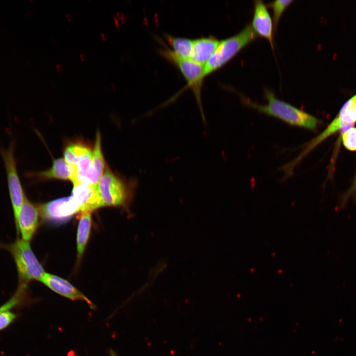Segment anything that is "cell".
Returning a JSON list of instances; mask_svg holds the SVG:
<instances>
[{
    "label": "cell",
    "instance_id": "6da1fadb",
    "mask_svg": "<svg viewBox=\"0 0 356 356\" xmlns=\"http://www.w3.org/2000/svg\"><path fill=\"white\" fill-rule=\"evenodd\" d=\"M264 92L267 101L266 104L257 103L243 94L238 93L245 105L277 118L289 125L315 130L320 124V121L314 116L279 99L271 90L266 89Z\"/></svg>",
    "mask_w": 356,
    "mask_h": 356
},
{
    "label": "cell",
    "instance_id": "7a4b0ae2",
    "mask_svg": "<svg viewBox=\"0 0 356 356\" xmlns=\"http://www.w3.org/2000/svg\"><path fill=\"white\" fill-rule=\"evenodd\" d=\"M258 37L251 24H249L238 34L220 41L218 46L204 65V77L223 66Z\"/></svg>",
    "mask_w": 356,
    "mask_h": 356
},
{
    "label": "cell",
    "instance_id": "3957f363",
    "mask_svg": "<svg viewBox=\"0 0 356 356\" xmlns=\"http://www.w3.org/2000/svg\"><path fill=\"white\" fill-rule=\"evenodd\" d=\"M136 185L135 181L124 180L106 166L97 184L103 206L127 207Z\"/></svg>",
    "mask_w": 356,
    "mask_h": 356
},
{
    "label": "cell",
    "instance_id": "277c9868",
    "mask_svg": "<svg viewBox=\"0 0 356 356\" xmlns=\"http://www.w3.org/2000/svg\"><path fill=\"white\" fill-rule=\"evenodd\" d=\"M6 249L15 262L19 285L27 287L29 282L40 280L45 272L33 252L29 242L17 238L7 245Z\"/></svg>",
    "mask_w": 356,
    "mask_h": 356
},
{
    "label": "cell",
    "instance_id": "5b68a950",
    "mask_svg": "<svg viewBox=\"0 0 356 356\" xmlns=\"http://www.w3.org/2000/svg\"><path fill=\"white\" fill-rule=\"evenodd\" d=\"M158 50L160 55L173 63L181 72L187 82V86L192 90L200 111L202 119L205 123L206 119L202 105L201 91L204 65L189 58H184L174 52L165 44Z\"/></svg>",
    "mask_w": 356,
    "mask_h": 356
},
{
    "label": "cell",
    "instance_id": "8992f818",
    "mask_svg": "<svg viewBox=\"0 0 356 356\" xmlns=\"http://www.w3.org/2000/svg\"><path fill=\"white\" fill-rule=\"evenodd\" d=\"M0 153L6 169L9 196L15 221L26 197L17 172L13 143L7 150H0Z\"/></svg>",
    "mask_w": 356,
    "mask_h": 356
},
{
    "label": "cell",
    "instance_id": "52a82bcc",
    "mask_svg": "<svg viewBox=\"0 0 356 356\" xmlns=\"http://www.w3.org/2000/svg\"><path fill=\"white\" fill-rule=\"evenodd\" d=\"M39 208L43 219L57 222L66 221L74 214L81 212L80 207L71 196L49 201Z\"/></svg>",
    "mask_w": 356,
    "mask_h": 356
},
{
    "label": "cell",
    "instance_id": "ba28073f",
    "mask_svg": "<svg viewBox=\"0 0 356 356\" xmlns=\"http://www.w3.org/2000/svg\"><path fill=\"white\" fill-rule=\"evenodd\" d=\"M39 208L26 197L15 221L17 234L22 239H32L39 225Z\"/></svg>",
    "mask_w": 356,
    "mask_h": 356
},
{
    "label": "cell",
    "instance_id": "9c48e42d",
    "mask_svg": "<svg viewBox=\"0 0 356 356\" xmlns=\"http://www.w3.org/2000/svg\"><path fill=\"white\" fill-rule=\"evenodd\" d=\"M97 184L88 185L79 182L73 184L71 196L80 207L81 212H92L103 206Z\"/></svg>",
    "mask_w": 356,
    "mask_h": 356
},
{
    "label": "cell",
    "instance_id": "30bf717a",
    "mask_svg": "<svg viewBox=\"0 0 356 356\" xmlns=\"http://www.w3.org/2000/svg\"><path fill=\"white\" fill-rule=\"evenodd\" d=\"M49 288L55 293L72 301H84L91 308L93 305L83 293L75 287L67 280L55 275L45 272L40 279Z\"/></svg>",
    "mask_w": 356,
    "mask_h": 356
},
{
    "label": "cell",
    "instance_id": "8fae6325",
    "mask_svg": "<svg viewBox=\"0 0 356 356\" xmlns=\"http://www.w3.org/2000/svg\"><path fill=\"white\" fill-rule=\"evenodd\" d=\"M252 27L256 34L268 40L273 50V25L272 20L262 0L254 1Z\"/></svg>",
    "mask_w": 356,
    "mask_h": 356
},
{
    "label": "cell",
    "instance_id": "7c38bea8",
    "mask_svg": "<svg viewBox=\"0 0 356 356\" xmlns=\"http://www.w3.org/2000/svg\"><path fill=\"white\" fill-rule=\"evenodd\" d=\"M30 175L42 180H68L71 181L73 184L76 182L75 167L62 158L54 160L50 169Z\"/></svg>",
    "mask_w": 356,
    "mask_h": 356
},
{
    "label": "cell",
    "instance_id": "4fadbf2b",
    "mask_svg": "<svg viewBox=\"0 0 356 356\" xmlns=\"http://www.w3.org/2000/svg\"><path fill=\"white\" fill-rule=\"evenodd\" d=\"M220 41L214 36L201 37L193 40L189 58L204 65L218 46Z\"/></svg>",
    "mask_w": 356,
    "mask_h": 356
},
{
    "label": "cell",
    "instance_id": "5bb4252c",
    "mask_svg": "<svg viewBox=\"0 0 356 356\" xmlns=\"http://www.w3.org/2000/svg\"><path fill=\"white\" fill-rule=\"evenodd\" d=\"M91 212L80 213L77 232V249L79 256L84 253L88 243L91 226Z\"/></svg>",
    "mask_w": 356,
    "mask_h": 356
},
{
    "label": "cell",
    "instance_id": "9a60e30c",
    "mask_svg": "<svg viewBox=\"0 0 356 356\" xmlns=\"http://www.w3.org/2000/svg\"><path fill=\"white\" fill-rule=\"evenodd\" d=\"M92 151V149L87 142L80 141L72 142L64 149V159L75 167L81 158Z\"/></svg>",
    "mask_w": 356,
    "mask_h": 356
},
{
    "label": "cell",
    "instance_id": "2e32d148",
    "mask_svg": "<svg viewBox=\"0 0 356 356\" xmlns=\"http://www.w3.org/2000/svg\"><path fill=\"white\" fill-rule=\"evenodd\" d=\"M168 43L173 47V50L184 58H189L191 52L193 40L170 34L165 35Z\"/></svg>",
    "mask_w": 356,
    "mask_h": 356
},
{
    "label": "cell",
    "instance_id": "e0dca14e",
    "mask_svg": "<svg viewBox=\"0 0 356 356\" xmlns=\"http://www.w3.org/2000/svg\"><path fill=\"white\" fill-rule=\"evenodd\" d=\"M336 118L344 126L356 122V94L344 104Z\"/></svg>",
    "mask_w": 356,
    "mask_h": 356
},
{
    "label": "cell",
    "instance_id": "ac0fdd59",
    "mask_svg": "<svg viewBox=\"0 0 356 356\" xmlns=\"http://www.w3.org/2000/svg\"><path fill=\"white\" fill-rule=\"evenodd\" d=\"M92 161L94 166L101 178L106 165L101 150V135L98 131L96 134L95 143L92 149Z\"/></svg>",
    "mask_w": 356,
    "mask_h": 356
},
{
    "label": "cell",
    "instance_id": "d6986e66",
    "mask_svg": "<svg viewBox=\"0 0 356 356\" xmlns=\"http://www.w3.org/2000/svg\"><path fill=\"white\" fill-rule=\"evenodd\" d=\"M292 0H276L267 5L272 9V22L274 32H275L278 22L286 9L293 2Z\"/></svg>",
    "mask_w": 356,
    "mask_h": 356
},
{
    "label": "cell",
    "instance_id": "ffe728a7",
    "mask_svg": "<svg viewBox=\"0 0 356 356\" xmlns=\"http://www.w3.org/2000/svg\"><path fill=\"white\" fill-rule=\"evenodd\" d=\"M26 290L27 287L18 285L14 295L0 307V313L6 311H9L21 304L25 298Z\"/></svg>",
    "mask_w": 356,
    "mask_h": 356
},
{
    "label": "cell",
    "instance_id": "44dd1931",
    "mask_svg": "<svg viewBox=\"0 0 356 356\" xmlns=\"http://www.w3.org/2000/svg\"><path fill=\"white\" fill-rule=\"evenodd\" d=\"M342 141L347 149L351 151H356V128L352 127L345 131L342 134Z\"/></svg>",
    "mask_w": 356,
    "mask_h": 356
},
{
    "label": "cell",
    "instance_id": "7402d4cb",
    "mask_svg": "<svg viewBox=\"0 0 356 356\" xmlns=\"http://www.w3.org/2000/svg\"><path fill=\"white\" fill-rule=\"evenodd\" d=\"M16 315L9 311H6L0 313V331L9 326L16 318Z\"/></svg>",
    "mask_w": 356,
    "mask_h": 356
},
{
    "label": "cell",
    "instance_id": "603a6c76",
    "mask_svg": "<svg viewBox=\"0 0 356 356\" xmlns=\"http://www.w3.org/2000/svg\"><path fill=\"white\" fill-rule=\"evenodd\" d=\"M110 356H117L116 353L112 350H110L109 352Z\"/></svg>",
    "mask_w": 356,
    "mask_h": 356
},
{
    "label": "cell",
    "instance_id": "cb8c5ba5",
    "mask_svg": "<svg viewBox=\"0 0 356 356\" xmlns=\"http://www.w3.org/2000/svg\"><path fill=\"white\" fill-rule=\"evenodd\" d=\"M80 58L82 61H84L86 58V55L84 53H81L80 55Z\"/></svg>",
    "mask_w": 356,
    "mask_h": 356
},
{
    "label": "cell",
    "instance_id": "d4e9b609",
    "mask_svg": "<svg viewBox=\"0 0 356 356\" xmlns=\"http://www.w3.org/2000/svg\"><path fill=\"white\" fill-rule=\"evenodd\" d=\"M56 69H57L58 71H62V66H61L60 65L57 64V65H56Z\"/></svg>",
    "mask_w": 356,
    "mask_h": 356
},
{
    "label": "cell",
    "instance_id": "484cf974",
    "mask_svg": "<svg viewBox=\"0 0 356 356\" xmlns=\"http://www.w3.org/2000/svg\"><path fill=\"white\" fill-rule=\"evenodd\" d=\"M101 37L103 41H106V36L105 34H103V33H102V34H101Z\"/></svg>",
    "mask_w": 356,
    "mask_h": 356
},
{
    "label": "cell",
    "instance_id": "4316f807",
    "mask_svg": "<svg viewBox=\"0 0 356 356\" xmlns=\"http://www.w3.org/2000/svg\"><path fill=\"white\" fill-rule=\"evenodd\" d=\"M113 19H114L115 24H116V26H118L119 24H118V22L117 19L116 18V16H114Z\"/></svg>",
    "mask_w": 356,
    "mask_h": 356
},
{
    "label": "cell",
    "instance_id": "83f0119b",
    "mask_svg": "<svg viewBox=\"0 0 356 356\" xmlns=\"http://www.w3.org/2000/svg\"><path fill=\"white\" fill-rule=\"evenodd\" d=\"M66 17L69 21H70L71 20L72 17H71V16L69 14H68V13L66 14Z\"/></svg>",
    "mask_w": 356,
    "mask_h": 356
},
{
    "label": "cell",
    "instance_id": "f1b7e54d",
    "mask_svg": "<svg viewBox=\"0 0 356 356\" xmlns=\"http://www.w3.org/2000/svg\"><path fill=\"white\" fill-rule=\"evenodd\" d=\"M353 187L355 189L356 188V175Z\"/></svg>",
    "mask_w": 356,
    "mask_h": 356
}]
</instances>
